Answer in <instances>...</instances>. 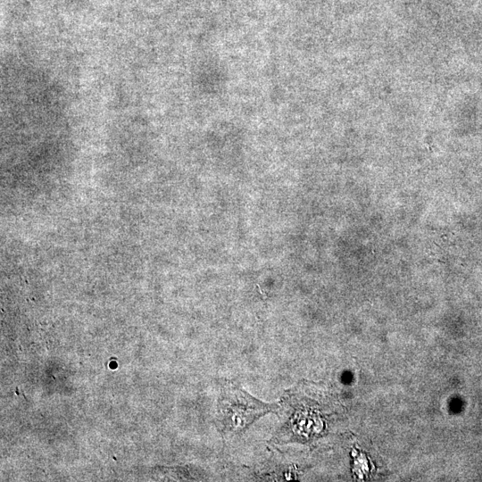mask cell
<instances>
[{
    "instance_id": "cell-1",
    "label": "cell",
    "mask_w": 482,
    "mask_h": 482,
    "mask_svg": "<svg viewBox=\"0 0 482 482\" xmlns=\"http://www.w3.org/2000/svg\"><path fill=\"white\" fill-rule=\"evenodd\" d=\"M272 408L231 386L226 388L220 396L219 420L225 430L239 432Z\"/></svg>"
}]
</instances>
